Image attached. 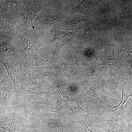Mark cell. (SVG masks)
Segmentation results:
<instances>
[{"instance_id":"cell-28","label":"cell","mask_w":132,"mask_h":132,"mask_svg":"<svg viewBox=\"0 0 132 132\" xmlns=\"http://www.w3.org/2000/svg\"><path fill=\"white\" fill-rule=\"evenodd\" d=\"M77 119V120L80 122L84 128L85 131V132H93L88 128L85 123L81 119L80 117H78Z\"/></svg>"},{"instance_id":"cell-12","label":"cell","mask_w":132,"mask_h":132,"mask_svg":"<svg viewBox=\"0 0 132 132\" xmlns=\"http://www.w3.org/2000/svg\"><path fill=\"white\" fill-rule=\"evenodd\" d=\"M31 59L32 56L24 57L17 65L20 69L22 93L27 89H33L36 86L32 79L31 73Z\"/></svg>"},{"instance_id":"cell-29","label":"cell","mask_w":132,"mask_h":132,"mask_svg":"<svg viewBox=\"0 0 132 132\" xmlns=\"http://www.w3.org/2000/svg\"><path fill=\"white\" fill-rule=\"evenodd\" d=\"M104 132H118L114 128L111 127H106L103 129Z\"/></svg>"},{"instance_id":"cell-15","label":"cell","mask_w":132,"mask_h":132,"mask_svg":"<svg viewBox=\"0 0 132 132\" xmlns=\"http://www.w3.org/2000/svg\"><path fill=\"white\" fill-rule=\"evenodd\" d=\"M16 98L13 92V86L0 87V111H8L11 109V101Z\"/></svg>"},{"instance_id":"cell-27","label":"cell","mask_w":132,"mask_h":132,"mask_svg":"<svg viewBox=\"0 0 132 132\" xmlns=\"http://www.w3.org/2000/svg\"><path fill=\"white\" fill-rule=\"evenodd\" d=\"M125 113L126 115H125V119L128 125V132H132V126L130 120L127 115Z\"/></svg>"},{"instance_id":"cell-31","label":"cell","mask_w":132,"mask_h":132,"mask_svg":"<svg viewBox=\"0 0 132 132\" xmlns=\"http://www.w3.org/2000/svg\"><path fill=\"white\" fill-rule=\"evenodd\" d=\"M126 62L128 63H132V60H127L126 61Z\"/></svg>"},{"instance_id":"cell-25","label":"cell","mask_w":132,"mask_h":132,"mask_svg":"<svg viewBox=\"0 0 132 132\" xmlns=\"http://www.w3.org/2000/svg\"><path fill=\"white\" fill-rule=\"evenodd\" d=\"M68 100L76 111L78 118L81 116L86 117L88 116L89 114L88 111L81 107L76 99L74 97L71 96Z\"/></svg>"},{"instance_id":"cell-32","label":"cell","mask_w":132,"mask_h":132,"mask_svg":"<svg viewBox=\"0 0 132 132\" xmlns=\"http://www.w3.org/2000/svg\"><path fill=\"white\" fill-rule=\"evenodd\" d=\"M0 132H7L4 130V131H0Z\"/></svg>"},{"instance_id":"cell-26","label":"cell","mask_w":132,"mask_h":132,"mask_svg":"<svg viewBox=\"0 0 132 132\" xmlns=\"http://www.w3.org/2000/svg\"><path fill=\"white\" fill-rule=\"evenodd\" d=\"M121 53L127 54L129 56H130L131 54L132 53V45L130 44H127L120 47L119 54Z\"/></svg>"},{"instance_id":"cell-6","label":"cell","mask_w":132,"mask_h":132,"mask_svg":"<svg viewBox=\"0 0 132 132\" xmlns=\"http://www.w3.org/2000/svg\"><path fill=\"white\" fill-rule=\"evenodd\" d=\"M60 57L64 60L63 71L69 74L70 80L72 73L83 62L80 52V44L76 40L66 42L65 45L61 50Z\"/></svg>"},{"instance_id":"cell-11","label":"cell","mask_w":132,"mask_h":132,"mask_svg":"<svg viewBox=\"0 0 132 132\" xmlns=\"http://www.w3.org/2000/svg\"><path fill=\"white\" fill-rule=\"evenodd\" d=\"M45 0H27L25 5L26 16L22 27L25 32L29 28L34 29L33 21L38 13L43 8Z\"/></svg>"},{"instance_id":"cell-1","label":"cell","mask_w":132,"mask_h":132,"mask_svg":"<svg viewBox=\"0 0 132 132\" xmlns=\"http://www.w3.org/2000/svg\"><path fill=\"white\" fill-rule=\"evenodd\" d=\"M69 16L62 0H45L44 8L33 21L34 29L44 31Z\"/></svg>"},{"instance_id":"cell-30","label":"cell","mask_w":132,"mask_h":132,"mask_svg":"<svg viewBox=\"0 0 132 132\" xmlns=\"http://www.w3.org/2000/svg\"><path fill=\"white\" fill-rule=\"evenodd\" d=\"M125 112L130 119L132 126V115L130 114L128 111H125Z\"/></svg>"},{"instance_id":"cell-17","label":"cell","mask_w":132,"mask_h":132,"mask_svg":"<svg viewBox=\"0 0 132 132\" xmlns=\"http://www.w3.org/2000/svg\"><path fill=\"white\" fill-rule=\"evenodd\" d=\"M0 128L9 132H20L21 127L18 121L16 109H14L12 115L9 118L0 121Z\"/></svg>"},{"instance_id":"cell-18","label":"cell","mask_w":132,"mask_h":132,"mask_svg":"<svg viewBox=\"0 0 132 132\" xmlns=\"http://www.w3.org/2000/svg\"><path fill=\"white\" fill-rule=\"evenodd\" d=\"M120 84L121 87L122 93L121 99L120 103L117 105L114 106L107 105V108L105 111L106 113H116L120 115L123 118L125 119L124 114L125 112L123 106L124 105L127 101L129 98L132 96V93L130 95H126L125 94L123 85L121 83Z\"/></svg>"},{"instance_id":"cell-23","label":"cell","mask_w":132,"mask_h":132,"mask_svg":"<svg viewBox=\"0 0 132 132\" xmlns=\"http://www.w3.org/2000/svg\"><path fill=\"white\" fill-rule=\"evenodd\" d=\"M64 99L57 88L53 93L50 102L51 111L57 113L61 107Z\"/></svg>"},{"instance_id":"cell-9","label":"cell","mask_w":132,"mask_h":132,"mask_svg":"<svg viewBox=\"0 0 132 132\" xmlns=\"http://www.w3.org/2000/svg\"><path fill=\"white\" fill-rule=\"evenodd\" d=\"M89 16L79 14L69 16L58 23L53 25L56 28L71 32H78L83 29L90 20Z\"/></svg>"},{"instance_id":"cell-3","label":"cell","mask_w":132,"mask_h":132,"mask_svg":"<svg viewBox=\"0 0 132 132\" xmlns=\"http://www.w3.org/2000/svg\"><path fill=\"white\" fill-rule=\"evenodd\" d=\"M11 31L15 46L23 58L32 56L34 51L46 44L41 32L34 29L29 28L26 32Z\"/></svg>"},{"instance_id":"cell-14","label":"cell","mask_w":132,"mask_h":132,"mask_svg":"<svg viewBox=\"0 0 132 132\" xmlns=\"http://www.w3.org/2000/svg\"><path fill=\"white\" fill-rule=\"evenodd\" d=\"M54 88L48 91L41 92H38L29 90H27L28 95L26 96L30 97L37 99L40 103L43 112H46L50 110V102L53 93L57 89Z\"/></svg>"},{"instance_id":"cell-22","label":"cell","mask_w":132,"mask_h":132,"mask_svg":"<svg viewBox=\"0 0 132 132\" xmlns=\"http://www.w3.org/2000/svg\"><path fill=\"white\" fill-rule=\"evenodd\" d=\"M57 88L62 97L67 100L71 96H75L77 92L76 87L73 83L69 82L61 84L57 87Z\"/></svg>"},{"instance_id":"cell-7","label":"cell","mask_w":132,"mask_h":132,"mask_svg":"<svg viewBox=\"0 0 132 132\" xmlns=\"http://www.w3.org/2000/svg\"><path fill=\"white\" fill-rule=\"evenodd\" d=\"M12 36L10 30L0 29V60L17 66L23 58L15 46Z\"/></svg>"},{"instance_id":"cell-24","label":"cell","mask_w":132,"mask_h":132,"mask_svg":"<svg viewBox=\"0 0 132 132\" xmlns=\"http://www.w3.org/2000/svg\"><path fill=\"white\" fill-rule=\"evenodd\" d=\"M0 87L13 86V82L8 74L5 67L0 63Z\"/></svg>"},{"instance_id":"cell-16","label":"cell","mask_w":132,"mask_h":132,"mask_svg":"<svg viewBox=\"0 0 132 132\" xmlns=\"http://www.w3.org/2000/svg\"><path fill=\"white\" fill-rule=\"evenodd\" d=\"M116 42L115 40L114 42L112 50L109 53V57L107 62L110 70L107 83L109 87L113 91H116L119 85L123 82L122 81L119 83L116 82L114 80L112 76L113 70L116 66L115 53Z\"/></svg>"},{"instance_id":"cell-10","label":"cell","mask_w":132,"mask_h":132,"mask_svg":"<svg viewBox=\"0 0 132 132\" xmlns=\"http://www.w3.org/2000/svg\"><path fill=\"white\" fill-rule=\"evenodd\" d=\"M69 16L78 14L89 16L94 2L87 0H62Z\"/></svg>"},{"instance_id":"cell-13","label":"cell","mask_w":132,"mask_h":132,"mask_svg":"<svg viewBox=\"0 0 132 132\" xmlns=\"http://www.w3.org/2000/svg\"><path fill=\"white\" fill-rule=\"evenodd\" d=\"M1 63L6 68L9 76L12 80L13 84V92L16 98H19L22 92L21 89V76L16 70V65L9 63L0 60Z\"/></svg>"},{"instance_id":"cell-21","label":"cell","mask_w":132,"mask_h":132,"mask_svg":"<svg viewBox=\"0 0 132 132\" xmlns=\"http://www.w3.org/2000/svg\"><path fill=\"white\" fill-rule=\"evenodd\" d=\"M73 83L75 87L78 85L82 86L87 94L89 96L97 100H101L96 93L91 83L81 78L77 77L76 81Z\"/></svg>"},{"instance_id":"cell-19","label":"cell","mask_w":132,"mask_h":132,"mask_svg":"<svg viewBox=\"0 0 132 132\" xmlns=\"http://www.w3.org/2000/svg\"><path fill=\"white\" fill-rule=\"evenodd\" d=\"M83 30L82 37L78 42L84 45L92 43L95 37L96 33L94 24L91 20L86 24Z\"/></svg>"},{"instance_id":"cell-8","label":"cell","mask_w":132,"mask_h":132,"mask_svg":"<svg viewBox=\"0 0 132 132\" xmlns=\"http://www.w3.org/2000/svg\"><path fill=\"white\" fill-rule=\"evenodd\" d=\"M41 32L47 44H58L75 41L74 38L78 32H68L58 28L54 25Z\"/></svg>"},{"instance_id":"cell-4","label":"cell","mask_w":132,"mask_h":132,"mask_svg":"<svg viewBox=\"0 0 132 132\" xmlns=\"http://www.w3.org/2000/svg\"><path fill=\"white\" fill-rule=\"evenodd\" d=\"M66 42L58 44H45L37 49L32 55L31 67L44 66L63 67L64 62L60 58L59 54Z\"/></svg>"},{"instance_id":"cell-20","label":"cell","mask_w":132,"mask_h":132,"mask_svg":"<svg viewBox=\"0 0 132 132\" xmlns=\"http://www.w3.org/2000/svg\"><path fill=\"white\" fill-rule=\"evenodd\" d=\"M57 113L60 117L63 119H68L78 118L76 111L69 101L64 98Z\"/></svg>"},{"instance_id":"cell-2","label":"cell","mask_w":132,"mask_h":132,"mask_svg":"<svg viewBox=\"0 0 132 132\" xmlns=\"http://www.w3.org/2000/svg\"><path fill=\"white\" fill-rule=\"evenodd\" d=\"M0 1V22L10 29L22 28L25 20L27 0Z\"/></svg>"},{"instance_id":"cell-5","label":"cell","mask_w":132,"mask_h":132,"mask_svg":"<svg viewBox=\"0 0 132 132\" xmlns=\"http://www.w3.org/2000/svg\"><path fill=\"white\" fill-rule=\"evenodd\" d=\"M62 67L44 66L31 67V75L34 76L39 83V89L43 87L52 89L61 84L69 82L63 72Z\"/></svg>"}]
</instances>
